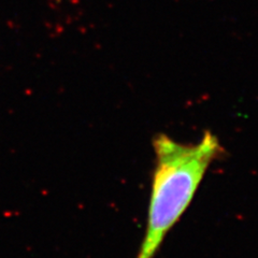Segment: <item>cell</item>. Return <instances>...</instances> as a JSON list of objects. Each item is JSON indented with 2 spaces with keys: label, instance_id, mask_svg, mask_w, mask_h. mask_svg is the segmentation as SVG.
I'll return each mask as SVG.
<instances>
[{
  "label": "cell",
  "instance_id": "obj_1",
  "mask_svg": "<svg viewBox=\"0 0 258 258\" xmlns=\"http://www.w3.org/2000/svg\"><path fill=\"white\" fill-rule=\"evenodd\" d=\"M153 171L147 221L137 258H154L179 222L213 161L224 153L218 138L204 131L197 143H181L165 134L153 139Z\"/></svg>",
  "mask_w": 258,
  "mask_h": 258
}]
</instances>
